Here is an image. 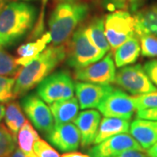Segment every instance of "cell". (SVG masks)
I'll return each instance as SVG.
<instances>
[{"instance_id": "4", "label": "cell", "mask_w": 157, "mask_h": 157, "mask_svg": "<svg viewBox=\"0 0 157 157\" xmlns=\"http://www.w3.org/2000/svg\"><path fill=\"white\" fill-rule=\"evenodd\" d=\"M103 57L104 55L89 38L86 26H80L73 33L66 58L69 67L79 69L99 61Z\"/></svg>"}, {"instance_id": "32", "label": "cell", "mask_w": 157, "mask_h": 157, "mask_svg": "<svg viewBox=\"0 0 157 157\" xmlns=\"http://www.w3.org/2000/svg\"><path fill=\"white\" fill-rule=\"evenodd\" d=\"M147 75L150 78L153 84L157 87V59H153L146 62L143 66Z\"/></svg>"}, {"instance_id": "20", "label": "cell", "mask_w": 157, "mask_h": 157, "mask_svg": "<svg viewBox=\"0 0 157 157\" xmlns=\"http://www.w3.org/2000/svg\"><path fill=\"white\" fill-rule=\"evenodd\" d=\"M140 53V45L137 37H133L114 51L115 67H123L135 63Z\"/></svg>"}, {"instance_id": "23", "label": "cell", "mask_w": 157, "mask_h": 157, "mask_svg": "<svg viewBox=\"0 0 157 157\" xmlns=\"http://www.w3.org/2000/svg\"><path fill=\"white\" fill-rule=\"evenodd\" d=\"M4 118L6 127L16 137L19 129L27 121L23 113L21 106L15 101H11L6 104Z\"/></svg>"}, {"instance_id": "19", "label": "cell", "mask_w": 157, "mask_h": 157, "mask_svg": "<svg viewBox=\"0 0 157 157\" xmlns=\"http://www.w3.org/2000/svg\"><path fill=\"white\" fill-rule=\"evenodd\" d=\"M52 39L49 33L43 34L42 37L37 39L33 42H29L26 44L20 45L17 50L18 58H17V63L21 66L25 67L30 62L33 60L36 57L41 53L46 48V45L49 44Z\"/></svg>"}, {"instance_id": "12", "label": "cell", "mask_w": 157, "mask_h": 157, "mask_svg": "<svg viewBox=\"0 0 157 157\" xmlns=\"http://www.w3.org/2000/svg\"><path fill=\"white\" fill-rule=\"evenodd\" d=\"M45 135L52 146L64 153L75 151L80 144L79 131L76 125L71 122L54 125Z\"/></svg>"}, {"instance_id": "9", "label": "cell", "mask_w": 157, "mask_h": 157, "mask_svg": "<svg viewBox=\"0 0 157 157\" xmlns=\"http://www.w3.org/2000/svg\"><path fill=\"white\" fill-rule=\"evenodd\" d=\"M115 75V65L112 53H108L99 61L94 62L87 67L76 69L74 78L82 82L110 85L114 81Z\"/></svg>"}, {"instance_id": "35", "label": "cell", "mask_w": 157, "mask_h": 157, "mask_svg": "<svg viewBox=\"0 0 157 157\" xmlns=\"http://www.w3.org/2000/svg\"><path fill=\"white\" fill-rule=\"evenodd\" d=\"M61 157H90L89 155H85L79 152H67V153H64L61 155Z\"/></svg>"}, {"instance_id": "3", "label": "cell", "mask_w": 157, "mask_h": 157, "mask_svg": "<svg viewBox=\"0 0 157 157\" xmlns=\"http://www.w3.org/2000/svg\"><path fill=\"white\" fill-rule=\"evenodd\" d=\"M89 7L85 3L75 1L60 2L54 8L48 22L52 45H64L85 17Z\"/></svg>"}, {"instance_id": "21", "label": "cell", "mask_w": 157, "mask_h": 157, "mask_svg": "<svg viewBox=\"0 0 157 157\" xmlns=\"http://www.w3.org/2000/svg\"><path fill=\"white\" fill-rule=\"evenodd\" d=\"M86 26V33L96 47L103 55L107 54L111 47L105 33V23L103 17H94Z\"/></svg>"}, {"instance_id": "14", "label": "cell", "mask_w": 157, "mask_h": 157, "mask_svg": "<svg viewBox=\"0 0 157 157\" xmlns=\"http://www.w3.org/2000/svg\"><path fill=\"white\" fill-rule=\"evenodd\" d=\"M101 121V113L94 109L80 112L74 120L73 122L80 134V144L82 147H89L94 143Z\"/></svg>"}, {"instance_id": "36", "label": "cell", "mask_w": 157, "mask_h": 157, "mask_svg": "<svg viewBox=\"0 0 157 157\" xmlns=\"http://www.w3.org/2000/svg\"><path fill=\"white\" fill-rule=\"evenodd\" d=\"M147 155L148 157H157V142L147 150Z\"/></svg>"}, {"instance_id": "10", "label": "cell", "mask_w": 157, "mask_h": 157, "mask_svg": "<svg viewBox=\"0 0 157 157\" xmlns=\"http://www.w3.org/2000/svg\"><path fill=\"white\" fill-rule=\"evenodd\" d=\"M98 108L105 117L122 118L127 120H131L136 110L134 96L128 95L121 89H113L102 101Z\"/></svg>"}, {"instance_id": "22", "label": "cell", "mask_w": 157, "mask_h": 157, "mask_svg": "<svg viewBox=\"0 0 157 157\" xmlns=\"http://www.w3.org/2000/svg\"><path fill=\"white\" fill-rule=\"evenodd\" d=\"M39 138L38 132L34 129L32 124L26 121L17 135L18 148L27 157H38L33 150V146L35 141Z\"/></svg>"}, {"instance_id": "29", "label": "cell", "mask_w": 157, "mask_h": 157, "mask_svg": "<svg viewBox=\"0 0 157 157\" xmlns=\"http://www.w3.org/2000/svg\"><path fill=\"white\" fill-rule=\"evenodd\" d=\"M136 110L157 108V91L143 95L134 96Z\"/></svg>"}, {"instance_id": "40", "label": "cell", "mask_w": 157, "mask_h": 157, "mask_svg": "<svg viewBox=\"0 0 157 157\" xmlns=\"http://www.w3.org/2000/svg\"><path fill=\"white\" fill-rule=\"evenodd\" d=\"M60 2H72V1H75V0H59Z\"/></svg>"}, {"instance_id": "31", "label": "cell", "mask_w": 157, "mask_h": 157, "mask_svg": "<svg viewBox=\"0 0 157 157\" xmlns=\"http://www.w3.org/2000/svg\"><path fill=\"white\" fill-rule=\"evenodd\" d=\"M48 0H42L41 4H42V7H41V11L39 13V16L38 17V21L36 23L35 26H34V30L33 32L32 36L34 38H38L39 37L45 28V24H44V19H45V10L46 4H47Z\"/></svg>"}, {"instance_id": "18", "label": "cell", "mask_w": 157, "mask_h": 157, "mask_svg": "<svg viewBox=\"0 0 157 157\" xmlns=\"http://www.w3.org/2000/svg\"><path fill=\"white\" fill-rule=\"evenodd\" d=\"M130 120L115 117H104L101 121L94 144L101 143L113 135L128 133Z\"/></svg>"}, {"instance_id": "37", "label": "cell", "mask_w": 157, "mask_h": 157, "mask_svg": "<svg viewBox=\"0 0 157 157\" xmlns=\"http://www.w3.org/2000/svg\"><path fill=\"white\" fill-rule=\"evenodd\" d=\"M10 157H27L24 153H23L18 147L17 148H16L14 151H13V153L11 155V156Z\"/></svg>"}, {"instance_id": "13", "label": "cell", "mask_w": 157, "mask_h": 157, "mask_svg": "<svg viewBox=\"0 0 157 157\" xmlns=\"http://www.w3.org/2000/svg\"><path fill=\"white\" fill-rule=\"evenodd\" d=\"M113 89L111 85L94 84L88 82L75 83V91L79 108L86 109L98 107Z\"/></svg>"}, {"instance_id": "25", "label": "cell", "mask_w": 157, "mask_h": 157, "mask_svg": "<svg viewBox=\"0 0 157 157\" xmlns=\"http://www.w3.org/2000/svg\"><path fill=\"white\" fill-rule=\"evenodd\" d=\"M107 11H127L136 12L146 0H99Z\"/></svg>"}, {"instance_id": "2", "label": "cell", "mask_w": 157, "mask_h": 157, "mask_svg": "<svg viewBox=\"0 0 157 157\" xmlns=\"http://www.w3.org/2000/svg\"><path fill=\"white\" fill-rule=\"evenodd\" d=\"M67 46L65 45H50L41 53L23 67L15 78L14 94L25 95L45 78L67 58Z\"/></svg>"}, {"instance_id": "30", "label": "cell", "mask_w": 157, "mask_h": 157, "mask_svg": "<svg viewBox=\"0 0 157 157\" xmlns=\"http://www.w3.org/2000/svg\"><path fill=\"white\" fill-rule=\"evenodd\" d=\"M33 150L38 157H61L48 142L40 138L35 141Z\"/></svg>"}, {"instance_id": "16", "label": "cell", "mask_w": 157, "mask_h": 157, "mask_svg": "<svg viewBox=\"0 0 157 157\" xmlns=\"http://www.w3.org/2000/svg\"><path fill=\"white\" fill-rule=\"evenodd\" d=\"M134 18L137 38L145 34L157 37V4L138 10Z\"/></svg>"}, {"instance_id": "5", "label": "cell", "mask_w": 157, "mask_h": 157, "mask_svg": "<svg viewBox=\"0 0 157 157\" xmlns=\"http://www.w3.org/2000/svg\"><path fill=\"white\" fill-rule=\"evenodd\" d=\"M75 84L67 71L51 73L37 86V94L47 104L73 97Z\"/></svg>"}, {"instance_id": "6", "label": "cell", "mask_w": 157, "mask_h": 157, "mask_svg": "<svg viewBox=\"0 0 157 157\" xmlns=\"http://www.w3.org/2000/svg\"><path fill=\"white\" fill-rule=\"evenodd\" d=\"M104 23L106 36L112 51L136 36L135 18L129 11H112L106 16Z\"/></svg>"}, {"instance_id": "17", "label": "cell", "mask_w": 157, "mask_h": 157, "mask_svg": "<svg viewBox=\"0 0 157 157\" xmlns=\"http://www.w3.org/2000/svg\"><path fill=\"white\" fill-rule=\"evenodd\" d=\"M49 107L55 125H60L74 121L78 114L79 104L77 98L72 97L67 100L55 101L50 104Z\"/></svg>"}, {"instance_id": "7", "label": "cell", "mask_w": 157, "mask_h": 157, "mask_svg": "<svg viewBox=\"0 0 157 157\" xmlns=\"http://www.w3.org/2000/svg\"><path fill=\"white\" fill-rule=\"evenodd\" d=\"M113 82L133 96L143 95L157 91V87L140 65L121 67L116 73Z\"/></svg>"}, {"instance_id": "15", "label": "cell", "mask_w": 157, "mask_h": 157, "mask_svg": "<svg viewBox=\"0 0 157 157\" xmlns=\"http://www.w3.org/2000/svg\"><path fill=\"white\" fill-rule=\"evenodd\" d=\"M129 133L144 150L157 142V121L136 118L129 128Z\"/></svg>"}, {"instance_id": "41", "label": "cell", "mask_w": 157, "mask_h": 157, "mask_svg": "<svg viewBox=\"0 0 157 157\" xmlns=\"http://www.w3.org/2000/svg\"><path fill=\"white\" fill-rule=\"evenodd\" d=\"M22 1H32V0H22Z\"/></svg>"}, {"instance_id": "27", "label": "cell", "mask_w": 157, "mask_h": 157, "mask_svg": "<svg viewBox=\"0 0 157 157\" xmlns=\"http://www.w3.org/2000/svg\"><path fill=\"white\" fill-rule=\"evenodd\" d=\"M15 80V78L0 76V102L8 103L16 98L13 91Z\"/></svg>"}, {"instance_id": "34", "label": "cell", "mask_w": 157, "mask_h": 157, "mask_svg": "<svg viewBox=\"0 0 157 157\" xmlns=\"http://www.w3.org/2000/svg\"><path fill=\"white\" fill-rule=\"evenodd\" d=\"M115 157H148L147 155L144 153V151H139V150H127L119 155Z\"/></svg>"}, {"instance_id": "28", "label": "cell", "mask_w": 157, "mask_h": 157, "mask_svg": "<svg viewBox=\"0 0 157 157\" xmlns=\"http://www.w3.org/2000/svg\"><path fill=\"white\" fill-rule=\"evenodd\" d=\"M140 52L144 57H157V37L153 35H141L140 37Z\"/></svg>"}, {"instance_id": "38", "label": "cell", "mask_w": 157, "mask_h": 157, "mask_svg": "<svg viewBox=\"0 0 157 157\" xmlns=\"http://www.w3.org/2000/svg\"><path fill=\"white\" fill-rule=\"evenodd\" d=\"M5 112H6V107L2 102H0V121L5 117Z\"/></svg>"}, {"instance_id": "24", "label": "cell", "mask_w": 157, "mask_h": 157, "mask_svg": "<svg viewBox=\"0 0 157 157\" xmlns=\"http://www.w3.org/2000/svg\"><path fill=\"white\" fill-rule=\"evenodd\" d=\"M23 67L17 63V58L0 47V76L17 77Z\"/></svg>"}, {"instance_id": "11", "label": "cell", "mask_w": 157, "mask_h": 157, "mask_svg": "<svg viewBox=\"0 0 157 157\" xmlns=\"http://www.w3.org/2000/svg\"><path fill=\"white\" fill-rule=\"evenodd\" d=\"M145 151L128 133L113 135L88 150L90 157H115L127 150Z\"/></svg>"}, {"instance_id": "33", "label": "cell", "mask_w": 157, "mask_h": 157, "mask_svg": "<svg viewBox=\"0 0 157 157\" xmlns=\"http://www.w3.org/2000/svg\"><path fill=\"white\" fill-rule=\"evenodd\" d=\"M136 118L157 121V108H155V109L137 110V112H136Z\"/></svg>"}, {"instance_id": "8", "label": "cell", "mask_w": 157, "mask_h": 157, "mask_svg": "<svg viewBox=\"0 0 157 157\" xmlns=\"http://www.w3.org/2000/svg\"><path fill=\"white\" fill-rule=\"evenodd\" d=\"M20 106L35 128L45 135L53 128L55 122L50 107L37 94L24 96Z\"/></svg>"}, {"instance_id": "1", "label": "cell", "mask_w": 157, "mask_h": 157, "mask_svg": "<svg viewBox=\"0 0 157 157\" xmlns=\"http://www.w3.org/2000/svg\"><path fill=\"white\" fill-rule=\"evenodd\" d=\"M38 17L37 8L24 1H12L0 9V47L12 46L31 32Z\"/></svg>"}, {"instance_id": "26", "label": "cell", "mask_w": 157, "mask_h": 157, "mask_svg": "<svg viewBox=\"0 0 157 157\" xmlns=\"http://www.w3.org/2000/svg\"><path fill=\"white\" fill-rule=\"evenodd\" d=\"M17 137L4 124L0 123V157H10L16 149Z\"/></svg>"}, {"instance_id": "39", "label": "cell", "mask_w": 157, "mask_h": 157, "mask_svg": "<svg viewBox=\"0 0 157 157\" xmlns=\"http://www.w3.org/2000/svg\"><path fill=\"white\" fill-rule=\"evenodd\" d=\"M5 4H6V2H5V0H0V9L3 7V6H5Z\"/></svg>"}]
</instances>
